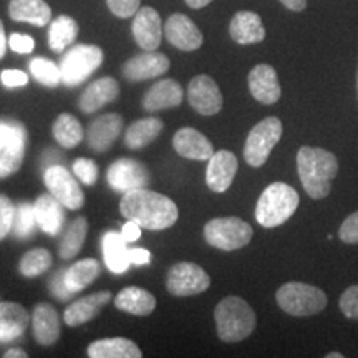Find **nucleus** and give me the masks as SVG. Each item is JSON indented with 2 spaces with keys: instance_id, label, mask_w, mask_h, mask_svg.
Masks as SVG:
<instances>
[{
  "instance_id": "f257e3e1",
  "label": "nucleus",
  "mask_w": 358,
  "mask_h": 358,
  "mask_svg": "<svg viewBox=\"0 0 358 358\" xmlns=\"http://www.w3.org/2000/svg\"><path fill=\"white\" fill-rule=\"evenodd\" d=\"M120 211L128 221L136 222L141 229L148 231L168 229L179 216L174 201L146 187L124 192L120 201Z\"/></svg>"
},
{
  "instance_id": "f03ea898",
  "label": "nucleus",
  "mask_w": 358,
  "mask_h": 358,
  "mask_svg": "<svg viewBox=\"0 0 358 358\" xmlns=\"http://www.w3.org/2000/svg\"><path fill=\"white\" fill-rule=\"evenodd\" d=\"M297 171L307 194L312 199H324L338 173V159L324 148L302 146L297 153Z\"/></svg>"
},
{
  "instance_id": "7ed1b4c3",
  "label": "nucleus",
  "mask_w": 358,
  "mask_h": 358,
  "mask_svg": "<svg viewBox=\"0 0 358 358\" xmlns=\"http://www.w3.org/2000/svg\"><path fill=\"white\" fill-rule=\"evenodd\" d=\"M214 319H216L217 337L227 343L248 338L257 324L256 312L252 310V307L244 299L236 297V295L222 299L217 303Z\"/></svg>"
},
{
  "instance_id": "20e7f679",
  "label": "nucleus",
  "mask_w": 358,
  "mask_h": 358,
  "mask_svg": "<svg viewBox=\"0 0 358 358\" xmlns=\"http://www.w3.org/2000/svg\"><path fill=\"white\" fill-rule=\"evenodd\" d=\"M299 192L285 182H272L267 186L256 206V219L266 229L280 226L297 211Z\"/></svg>"
},
{
  "instance_id": "39448f33",
  "label": "nucleus",
  "mask_w": 358,
  "mask_h": 358,
  "mask_svg": "<svg viewBox=\"0 0 358 358\" xmlns=\"http://www.w3.org/2000/svg\"><path fill=\"white\" fill-rule=\"evenodd\" d=\"M277 303L292 317L315 315L327 307V295L315 285L303 282H287L277 290Z\"/></svg>"
},
{
  "instance_id": "423d86ee",
  "label": "nucleus",
  "mask_w": 358,
  "mask_h": 358,
  "mask_svg": "<svg viewBox=\"0 0 358 358\" xmlns=\"http://www.w3.org/2000/svg\"><path fill=\"white\" fill-rule=\"evenodd\" d=\"M103 60H105V55L96 45H75L65 53L60 62L62 83L69 88L78 87L100 69Z\"/></svg>"
},
{
  "instance_id": "0eeeda50",
  "label": "nucleus",
  "mask_w": 358,
  "mask_h": 358,
  "mask_svg": "<svg viewBox=\"0 0 358 358\" xmlns=\"http://www.w3.org/2000/svg\"><path fill=\"white\" fill-rule=\"evenodd\" d=\"M252 236L250 224L241 217H214L204 226L206 243L221 250L243 249Z\"/></svg>"
},
{
  "instance_id": "6e6552de",
  "label": "nucleus",
  "mask_w": 358,
  "mask_h": 358,
  "mask_svg": "<svg viewBox=\"0 0 358 358\" xmlns=\"http://www.w3.org/2000/svg\"><path fill=\"white\" fill-rule=\"evenodd\" d=\"M282 131H284V127H282V122L275 116H268V118L262 120L261 123H257L256 127L250 129L248 140H245V163L252 168L264 166L272 150L280 141Z\"/></svg>"
},
{
  "instance_id": "1a4fd4ad",
  "label": "nucleus",
  "mask_w": 358,
  "mask_h": 358,
  "mask_svg": "<svg viewBox=\"0 0 358 358\" xmlns=\"http://www.w3.org/2000/svg\"><path fill=\"white\" fill-rule=\"evenodd\" d=\"M27 129L22 123L0 120V179L19 171L25 158Z\"/></svg>"
},
{
  "instance_id": "9d476101",
  "label": "nucleus",
  "mask_w": 358,
  "mask_h": 358,
  "mask_svg": "<svg viewBox=\"0 0 358 358\" xmlns=\"http://www.w3.org/2000/svg\"><path fill=\"white\" fill-rule=\"evenodd\" d=\"M209 285H211V277L194 262L174 264L166 277V289L174 297L198 295L208 290Z\"/></svg>"
},
{
  "instance_id": "9b49d317",
  "label": "nucleus",
  "mask_w": 358,
  "mask_h": 358,
  "mask_svg": "<svg viewBox=\"0 0 358 358\" xmlns=\"http://www.w3.org/2000/svg\"><path fill=\"white\" fill-rule=\"evenodd\" d=\"M43 182L48 192L60 201L66 209L78 211L85 204V194L78 181L60 164L48 166L43 173Z\"/></svg>"
},
{
  "instance_id": "f8f14e48",
  "label": "nucleus",
  "mask_w": 358,
  "mask_h": 358,
  "mask_svg": "<svg viewBox=\"0 0 358 358\" xmlns=\"http://www.w3.org/2000/svg\"><path fill=\"white\" fill-rule=\"evenodd\" d=\"M106 179L111 189L129 192L150 186L151 173L140 161L123 158L111 164L106 173Z\"/></svg>"
},
{
  "instance_id": "ddd939ff",
  "label": "nucleus",
  "mask_w": 358,
  "mask_h": 358,
  "mask_svg": "<svg viewBox=\"0 0 358 358\" xmlns=\"http://www.w3.org/2000/svg\"><path fill=\"white\" fill-rule=\"evenodd\" d=\"M187 101L199 115L213 116L222 108V93L209 75H198L187 87Z\"/></svg>"
},
{
  "instance_id": "4468645a",
  "label": "nucleus",
  "mask_w": 358,
  "mask_h": 358,
  "mask_svg": "<svg viewBox=\"0 0 358 358\" xmlns=\"http://www.w3.org/2000/svg\"><path fill=\"white\" fill-rule=\"evenodd\" d=\"M163 32L168 42L182 52L198 50L204 42L198 25L185 13H173L164 24Z\"/></svg>"
},
{
  "instance_id": "2eb2a0df",
  "label": "nucleus",
  "mask_w": 358,
  "mask_h": 358,
  "mask_svg": "<svg viewBox=\"0 0 358 358\" xmlns=\"http://www.w3.org/2000/svg\"><path fill=\"white\" fill-rule=\"evenodd\" d=\"M131 30L136 43L146 52H155L164 34L159 13L153 7H141L134 13Z\"/></svg>"
},
{
  "instance_id": "dca6fc26",
  "label": "nucleus",
  "mask_w": 358,
  "mask_h": 358,
  "mask_svg": "<svg viewBox=\"0 0 358 358\" xmlns=\"http://www.w3.org/2000/svg\"><path fill=\"white\" fill-rule=\"evenodd\" d=\"M237 168H239V163L234 153L227 150L217 151L208 161L206 185L213 192H226L234 181Z\"/></svg>"
},
{
  "instance_id": "f3484780",
  "label": "nucleus",
  "mask_w": 358,
  "mask_h": 358,
  "mask_svg": "<svg viewBox=\"0 0 358 358\" xmlns=\"http://www.w3.org/2000/svg\"><path fill=\"white\" fill-rule=\"evenodd\" d=\"M171 66L169 58L159 52H146L129 58L123 65V75L129 82H145L166 73Z\"/></svg>"
},
{
  "instance_id": "a211bd4d",
  "label": "nucleus",
  "mask_w": 358,
  "mask_h": 358,
  "mask_svg": "<svg viewBox=\"0 0 358 358\" xmlns=\"http://www.w3.org/2000/svg\"><path fill=\"white\" fill-rule=\"evenodd\" d=\"M248 82L250 95L262 105H274L280 100L282 90L274 66L267 64L256 65L250 70Z\"/></svg>"
},
{
  "instance_id": "6ab92c4d",
  "label": "nucleus",
  "mask_w": 358,
  "mask_h": 358,
  "mask_svg": "<svg viewBox=\"0 0 358 358\" xmlns=\"http://www.w3.org/2000/svg\"><path fill=\"white\" fill-rule=\"evenodd\" d=\"M123 129V116L118 113H106L96 118L88 128V146L95 153H106L118 140Z\"/></svg>"
},
{
  "instance_id": "aec40b11",
  "label": "nucleus",
  "mask_w": 358,
  "mask_h": 358,
  "mask_svg": "<svg viewBox=\"0 0 358 358\" xmlns=\"http://www.w3.org/2000/svg\"><path fill=\"white\" fill-rule=\"evenodd\" d=\"M173 146L182 158L192 161H209L214 155L213 143L194 128H181L173 136Z\"/></svg>"
},
{
  "instance_id": "412c9836",
  "label": "nucleus",
  "mask_w": 358,
  "mask_h": 358,
  "mask_svg": "<svg viewBox=\"0 0 358 358\" xmlns=\"http://www.w3.org/2000/svg\"><path fill=\"white\" fill-rule=\"evenodd\" d=\"M113 299V294L110 290H101V292L90 294L87 297L78 299L77 302L70 303L65 308L64 320L70 327H80L87 322L93 320L101 312V308Z\"/></svg>"
},
{
  "instance_id": "4be33fe9",
  "label": "nucleus",
  "mask_w": 358,
  "mask_h": 358,
  "mask_svg": "<svg viewBox=\"0 0 358 358\" xmlns=\"http://www.w3.org/2000/svg\"><path fill=\"white\" fill-rule=\"evenodd\" d=\"M120 95V85L115 78L103 77L92 85H88L80 95L78 106L83 113H95L103 106L115 101Z\"/></svg>"
},
{
  "instance_id": "5701e85b",
  "label": "nucleus",
  "mask_w": 358,
  "mask_h": 358,
  "mask_svg": "<svg viewBox=\"0 0 358 358\" xmlns=\"http://www.w3.org/2000/svg\"><path fill=\"white\" fill-rule=\"evenodd\" d=\"M34 337L40 345L50 347L60 338L62 327L58 312L50 303H38L32 313Z\"/></svg>"
},
{
  "instance_id": "b1692460",
  "label": "nucleus",
  "mask_w": 358,
  "mask_h": 358,
  "mask_svg": "<svg viewBox=\"0 0 358 358\" xmlns=\"http://www.w3.org/2000/svg\"><path fill=\"white\" fill-rule=\"evenodd\" d=\"M182 101V88L176 80L166 78L155 83L143 98V108L146 111H161L174 108L181 105Z\"/></svg>"
},
{
  "instance_id": "393cba45",
  "label": "nucleus",
  "mask_w": 358,
  "mask_h": 358,
  "mask_svg": "<svg viewBox=\"0 0 358 358\" xmlns=\"http://www.w3.org/2000/svg\"><path fill=\"white\" fill-rule=\"evenodd\" d=\"M231 38L239 45L261 43L266 38V29L256 12L243 10L232 17L229 25Z\"/></svg>"
},
{
  "instance_id": "a878e982",
  "label": "nucleus",
  "mask_w": 358,
  "mask_h": 358,
  "mask_svg": "<svg viewBox=\"0 0 358 358\" xmlns=\"http://www.w3.org/2000/svg\"><path fill=\"white\" fill-rule=\"evenodd\" d=\"M62 206L64 204L55 196H52L50 192L38 196V199L35 201V217H37L38 227L45 234L57 236L62 231V227H64L65 213Z\"/></svg>"
},
{
  "instance_id": "bb28decb",
  "label": "nucleus",
  "mask_w": 358,
  "mask_h": 358,
  "mask_svg": "<svg viewBox=\"0 0 358 358\" xmlns=\"http://www.w3.org/2000/svg\"><path fill=\"white\" fill-rule=\"evenodd\" d=\"M30 315L15 302H0V342H10L25 332Z\"/></svg>"
},
{
  "instance_id": "cd10ccee",
  "label": "nucleus",
  "mask_w": 358,
  "mask_h": 358,
  "mask_svg": "<svg viewBox=\"0 0 358 358\" xmlns=\"http://www.w3.org/2000/svg\"><path fill=\"white\" fill-rule=\"evenodd\" d=\"M8 15L15 22L45 27L52 22V8L45 0H10Z\"/></svg>"
},
{
  "instance_id": "c85d7f7f",
  "label": "nucleus",
  "mask_w": 358,
  "mask_h": 358,
  "mask_svg": "<svg viewBox=\"0 0 358 358\" xmlns=\"http://www.w3.org/2000/svg\"><path fill=\"white\" fill-rule=\"evenodd\" d=\"M90 358H140L143 352L133 340L124 337L101 338L88 345Z\"/></svg>"
},
{
  "instance_id": "c756f323",
  "label": "nucleus",
  "mask_w": 358,
  "mask_h": 358,
  "mask_svg": "<svg viewBox=\"0 0 358 358\" xmlns=\"http://www.w3.org/2000/svg\"><path fill=\"white\" fill-rule=\"evenodd\" d=\"M103 257H105L106 267L113 274H123L127 272L131 262H129V249L127 248V241L122 232H106L103 236Z\"/></svg>"
},
{
  "instance_id": "7c9ffc66",
  "label": "nucleus",
  "mask_w": 358,
  "mask_h": 358,
  "mask_svg": "<svg viewBox=\"0 0 358 358\" xmlns=\"http://www.w3.org/2000/svg\"><path fill=\"white\" fill-rule=\"evenodd\" d=\"M115 307L131 315H150L156 308V299L151 292L140 287H127L115 297Z\"/></svg>"
},
{
  "instance_id": "2f4dec72",
  "label": "nucleus",
  "mask_w": 358,
  "mask_h": 358,
  "mask_svg": "<svg viewBox=\"0 0 358 358\" xmlns=\"http://www.w3.org/2000/svg\"><path fill=\"white\" fill-rule=\"evenodd\" d=\"M163 128V122L156 118V116L138 120V122L129 124L127 133H124V146L129 148V150L146 148L159 136Z\"/></svg>"
},
{
  "instance_id": "473e14b6",
  "label": "nucleus",
  "mask_w": 358,
  "mask_h": 358,
  "mask_svg": "<svg viewBox=\"0 0 358 358\" xmlns=\"http://www.w3.org/2000/svg\"><path fill=\"white\" fill-rule=\"evenodd\" d=\"M100 262L96 259H82V261L75 262L73 266L65 271V284L71 292L77 294L85 287H88L92 282L96 280L100 275Z\"/></svg>"
},
{
  "instance_id": "72a5a7b5",
  "label": "nucleus",
  "mask_w": 358,
  "mask_h": 358,
  "mask_svg": "<svg viewBox=\"0 0 358 358\" xmlns=\"http://www.w3.org/2000/svg\"><path fill=\"white\" fill-rule=\"evenodd\" d=\"M78 37V24L69 15H60L50 22L48 45L55 53H62Z\"/></svg>"
},
{
  "instance_id": "f704fd0d",
  "label": "nucleus",
  "mask_w": 358,
  "mask_h": 358,
  "mask_svg": "<svg viewBox=\"0 0 358 358\" xmlns=\"http://www.w3.org/2000/svg\"><path fill=\"white\" fill-rule=\"evenodd\" d=\"M53 136L57 143L64 148H75L83 140V127L82 123L70 113H62L53 123Z\"/></svg>"
},
{
  "instance_id": "c9c22d12",
  "label": "nucleus",
  "mask_w": 358,
  "mask_h": 358,
  "mask_svg": "<svg viewBox=\"0 0 358 358\" xmlns=\"http://www.w3.org/2000/svg\"><path fill=\"white\" fill-rule=\"evenodd\" d=\"M88 234V221L85 217H77L66 229L64 239H62L60 248H58V256L60 259H73L82 250L85 239Z\"/></svg>"
},
{
  "instance_id": "e433bc0d",
  "label": "nucleus",
  "mask_w": 358,
  "mask_h": 358,
  "mask_svg": "<svg viewBox=\"0 0 358 358\" xmlns=\"http://www.w3.org/2000/svg\"><path fill=\"white\" fill-rule=\"evenodd\" d=\"M52 254L47 249H32L20 259L19 272L24 277H37L47 272L52 267Z\"/></svg>"
},
{
  "instance_id": "4c0bfd02",
  "label": "nucleus",
  "mask_w": 358,
  "mask_h": 358,
  "mask_svg": "<svg viewBox=\"0 0 358 358\" xmlns=\"http://www.w3.org/2000/svg\"><path fill=\"white\" fill-rule=\"evenodd\" d=\"M38 222L35 217L34 204L20 203L15 206V216H13V236L17 239H30L37 231Z\"/></svg>"
},
{
  "instance_id": "58836bf2",
  "label": "nucleus",
  "mask_w": 358,
  "mask_h": 358,
  "mask_svg": "<svg viewBox=\"0 0 358 358\" xmlns=\"http://www.w3.org/2000/svg\"><path fill=\"white\" fill-rule=\"evenodd\" d=\"M30 73L40 85L48 88H57L62 83L60 65L53 64L52 60L37 57L30 62Z\"/></svg>"
},
{
  "instance_id": "ea45409f",
  "label": "nucleus",
  "mask_w": 358,
  "mask_h": 358,
  "mask_svg": "<svg viewBox=\"0 0 358 358\" xmlns=\"http://www.w3.org/2000/svg\"><path fill=\"white\" fill-rule=\"evenodd\" d=\"M73 173L83 185L93 186L98 179V166L93 159L78 158L73 163Z\"/></svg>"
},
{
  "instance_id": "a19ab883",
  "label": "nucleus",
  "mask_w": 358,
  "mask_h": 358,
  "mask_svg": "<svg viewBox=\"0 0 358 358\" xmlns=\"http://www.w3.org/2000/svg\"><path fill=\"white\" fill-rule=\"evenodd\" d=\"M13 216H15V206L7 196L0 194V241H3L12 231Z\"/></svg>"
},
{
  "instance_id": "79ce46f5",
  "label": "nucleus",
  "mask_w": 358,
  "mask_h": 358,
  "mask_svg": "<svg viewBox=\"0 0 358 358\" xmlns=\"http://www.w3.org/2000/svg\"><path fill=\"white\" fill-rule=\"evenodd\" d=\"M338 307L347 319L358 320V284L348 287L345 292L340 295Z\"/></svg>"
},
{
  "instance_id": "37998d69",
  "label": "nucleus",
  "mask_w": 358,
  "mask_h": 358,
  "mask_svg": "<svg viewBox=\"0 0 358 358\" xmlns=\"http://www.w3.org/2000/svg\"><path fill=\"white\" fill-rule=\"evenodd\" d=\"M111 13L120 19H128L140 10L141 0H106Z\"/></svg>"
},
{
  "instance_id": "c03bdc74",
  "label": "nucleus",
  "mask_w": 358,
  "mask_h": 358,
  "mask_svg": "<svg viewBox=\"0 0 358 358\" xmlns=\"http://www.w3.org/2000/svg\"><path fill=\"white\" fill-rule=\"evenodd\" d=\"M338 237L345 244H358V211L348 216L342 222L338 231Z\"/></svg>"
},
{
  "instance_id": "a18cd8bd",
  "label": "nucleus",
  "mask_w": 358,
  "mask_h": 358,
  "mask_svg": "<svg viewBox=\"0 0 358 358\" xmlns=\"http://www.w3.org/2000/svg\"><path fill=\"white\" fill-rule=\"evenodd\" d=\"M0 80L6 88H19L29 83V77L22 70H3Z\"/></svg>"
},
{
  "instance_id": "49530a36",
  "label": "nucleus",
  "mask_w": 358,
  "mask_h": 358,
  "mask_svg": "<svg viewBox=\"0 0 358 358\" xmlns=\"http://www.w3.org/2000/svg\"><path fill=\"white\" fill-rule=\"evenodd\" d=\"M8 47L17 53H32L35 48V42L29 35L12 34L10 38H8Z\"/></svg>"
},
{
  "instance_id": "de8ad7c7",
  "label": "nucleus",
  "mask_w": 358,
  "mask_h": 358,
  "mask_svg": "<svg viewBox=\"0 0 358 358\" xmlns=\"http://www.w3.org/2000/svg\"><path fill=\"white\" fill-rule=\"evenodd\" d=\"M50 290L58 301H66L70 295H73V292H71L65 284V271H58L57 274L53 275V279L50 280Z\"/></svg>"
},
{
  "instance_id": "09e8293b",
  "label": "nucleus",
  "mask_w": 358,
  "mask_h": 358,
  "mask_svg": "<svg viewBox=\"0 0 358 358\" xmlns=\"http://www.w3.org/2000/svg\"><path fill=\"white\" fill-rule=\"evenodd\" d=\"M128 256L129 262L134 264V266H146V264L151 262V254L146 249H129Z\"/></svg>"
},
{
  "instance_id": "8fccbe9b",
  "label": "nucleus",
  "mask_w": 358,
  "mask_h": 358,
  "mask_svg": "<svg viewBox=\"0 0 358 358\" xmlns=\"http://www.w3.org/2000/svg\"><path fill=\"white\" fill-rule=\"evenodd\" d=\"M122 236L124 237V241H127V243H134V241H138L141 237V227L138 226L136 222L128 221L123 226Z\"/></svg>"
},
{
  "instance_id": "3c124183",
  "label": "nucleus",
  "mask_w": 358,
  "mask_h": 358,
  "mask_svg": "<svg viewBox=\"0 0 358 358\" xmlns=\"http://www.w3.org/2000/svg\"><path fill=\"white\" fill-rule=\"evenodd\" d=\"M280 3H284L292 12H302L307 7V0H280Z\"/></svg>"
},
{
  "instance_id": "603ef678",
  "label": "nucleus",
  "mask_w": 358,
  "mask_h": 358,
  "mask_svg": "<svg viewBox=\"0 0 358 358\" xmlns=\"http://www.w3.org/2000/svg\"><path fill=\"white\" fill-rule=\"evenodd\" d=\"M7 53V37H6V29H3L2 20H0V60L6 57Z\"/></svg>"
},
{
  "instance_id": "864d4df0",
  "label": "nucleus",
  "mask_w": 358,
  "mask_h": 358,
  "mask_svg": "<svg viewBox=\"0 0 358 358\" xmlns=\"http://www.w3.org/2000/svg\"><path fill=\"white\" fill-rule=\"evenodd\" d=\"M6 358H27L29 355L22 350V348H10V350L6 352V355H3Z\"/></svg>"
},
{
  "instance_id": "5fc2aeb1",
  "label": "nucleus",
  "mask_w": 358,
  "mask_h": 358,
  "mask_svg": "<svg viewBox=\"0 0 358 358\" xmlns=\"http://www.w3.org/2000/svg\"><path fill=\"white\" fill-rule=\"evenodd\" d=\"M191 8H203L213 2V0H185Z\"/></svg>"
},
{
  "instance_id": "6e6d98bb",
  "label": "nucleus",
  "mask_w": 358,
  "mask_h": 358,
  "mask_svg": "<svg viewBox=\"0 0 358 358\" xmlns=\"http://www.w3.org/2000/svg\"><path fill=\"white\" fill-rule=\"evenodd\" d=\"M327 358H343L342 353H335V352H330L329 355H327Z\"/></svg>"
},
{
  "instance_id": "4d7b16f0",
  "label": "nucleus",
  "mask_w": 358,
  "mask_h": 358,
  "mask_svg": "<svg viewBox=\"0 0 358 358\" xmlns=\"http://www.w3.org/2000/svg\"><path fill=\"white\" fill-rule=\"evenodd\" d=\"M357 96H358V69H357Z\"/></svg>"
}]
</instances>
